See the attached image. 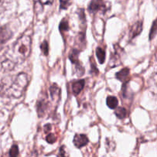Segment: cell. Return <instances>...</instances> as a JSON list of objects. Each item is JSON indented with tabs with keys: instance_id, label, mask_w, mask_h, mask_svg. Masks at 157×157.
<instances>
[{
	"instance_id": "6da1fadb",
	"label": "cell",
	"mask_w": 157,
	"mask_h": 157,
	"mask_svg": "<svg viewBox=\"0 0 157 157\" xmlns=\"http://www.w3.org/2000/svg\"><path fill=\"white\" fill-rule=\"evenodd\" d=\"M32 39L29 35H21L5 53L2 60V69L5 72L11 71L16 65L24 62L31 53Z\"/></svg>"
},
{
	"instance_id": "7a4b0ae2",
	"label": "cell",
	"mask_w": 157,
	"mask_h": 157,
	"mask_svg": "<svg viewBox=\"0 0 157 157\" xmlns=\"http://www.w3.org/2000/svg\"><path fill=\"white\" fill-rule=\"evenodd\" d=\"M29 84V77L25 73H19L14 78H5L1 90L7 96L18 98L22 95Z\"/></svg>"
},
{
	"instance_id": "3957f363",
	"label": "cell",
	"mask_w": 157,
	"mask_h": 157,
	"mask_svg": "<svg viewBox=\"0 0 157 157\" xmlns=\"http://www.w3.org/2000/svg\"><path fill=\"white\" fill-rule=\"evenodd\" d=\"M105 3L103 0H92L88 6V10L91 13H95V12L105 10Z\"/></svg>"
},
{
	"instance_id": "277c9868",
	"label": "cell",
	"mask_w": 157,
	"mask_h": 157,
	"mask_svg": "<svg viewBox=\"0 0 157 157\" xmlns=\"http://www.w3.org/2000/svg\"><path fill=\"white\" fill-rule=\"evenodd\" d=\"M88 138L84 134H76L74 137L73 143L77 148H81L88 144Z\"/></svg>"
},
{
	"instance_id": "5b68a950",
	"label": "cell",
	"mask_w": 157,
	"mask_h": 157,
	"mask_svg": "<svg viewBox=\"0 0 157 157\" xmlns=\"http://www.w3.org/2000/svg\"><path fill=\"white\" fill-rule=\"evenodd\" d=\"M12 33L9 29L4 27H0V51L2 49L4 44L9 41L11 38Z\"/></svg>"
},
{
	"instance_id": "8992f818",
	"label": "cell",
	"mask_w": 157,
	"mask_h": 157,
	"mask_svg": "<svg viewBox=\"0 0 157 157\" xmlns=\"http://www.w3.org/2000/svg\"><path fill=\"white\" fill-rule=\"evenodd\" d=\"M84 80H80V81H76L73 84V86H72V90H73V93L75 94H78L81 92V90H83L84 87Z\"/></svg>"
},
{
	"instance_id": "52a82bcc",
	"label": "cell",
	"mask_w": 157,
	"mask_h": 157,
	"mask_svg": "<svg viewBox=\"0 0 157 157\" xmlns=\"http://www.w3.org/2000/svg\"><path fill=\"white\" fill-rule=\"evenodd\" d=\"M142 29H143L142 22H141V21H138V22H136V24L132 27L131 31H130V36H131V38H134V37H136V35H139V34L141 32V31H142Z\"/></svg>"
},
{
	"instance_id": "ba28073f",
	"label": "cell",
	"mask_w": 157,
	"mask_h": 157,
	"mask_svg": "<svg viewBox=\"0 0 157 157\" xmlns=\"http://www.w3.org/2000/svg\"><path fill=\"white\" fill-rule=\"evenodd\" d=\"M130 75V70L128 68H123L122 70L120 71L118 73H117L116 77L118 80L121 81H124L127 80V77Z\"/></svg>"
},
{
	"instance_id": "9c48e42d",
	"label": "cell",
	"mask_w": 157,
	"mask_h": 157,
	"mask_svg": "<svg viewBox=\"0 0 157 157\" xmlns=\"http://www.w3.org/2000/svg\"><path fill=\"white\" fill-rule=\"evenodd\" d=\"M96 55L98 61H99V62L101 63V64L104 63V61H105L106 58V52L104 48H102L101 47H98V48L96 49Z\"/></svg>"
},
{
	"instance_id": "30bf717a",
	"label": "cell",
	"mask_w": 157,
	"mask_h": 157,
	"mask_svg": "<svg viewBox=\"0 0 157 157\" xmlns=\"http://www.w3.org/2000/svg\"><path fill=\"white\" fill-rule=\"evenodd\" d=\"M107 104L110 109H116L118 106V100L116 97L109 96L107 98Z\"/></svg>"
},
{
	"instance_id": "8fae6325",
	"label": "cell",
	"mask_w": 157,
	"mask_h": 157,
	"mask_svg": "<svg viewBox=\"0 0 157 157\" xmlns=\"http://www.w3.org/2000/svg\"><path fill=\"white\" fill-rule=\"evenodd\" d=\"M115 114L119 119H124L127 117V110L124 107H120L115 110Z\"/></svg>"
},
{
	"instance_id": "7c38bea8",
	"label": "cell",
	"mask_w": 157,
	"mask_h": 157,
	"mask_svg": "<svg viewBox=\"0 0 157 157\" xmlns=\"http://www.w3.org/2000/svg\"><path fill=\"white\" fill-rule=\"evenodd\" d=\"M19 150L17 145H13L9 150V157H18Z\"/></svg>"
},
{
	"instance_id": "4fadbf2b",
	"label": "cell",
	"mask_w": 157,
	"mask_h": 157,
	"mask_svg": "<svg viewBox=\"0 0 157 157\" xmlns=\"http://www.w3.org/2000/svg\"><path fill=\"white\" fill-rule=\"evenodd\" d=\"M70 4V0H60V8L61 9H67Z\"/></svg>"
},
{
	"instance_id": "5bb4252c",
	"label": "cell",
	"mask_w": 157,
	"mask_h": 157,
	"mask_svg": "<svg viewBox=\"0 0 157 157\" xmlns=\"http://www.w3.org/2000/svg\"><path fill=\"white\" fill-rule=\"evenodd\" d=\"M41 49L44 54V55H48V44L46 41H44L42 44H41Z\"/></svg>"
},
{
	"instance_id": "9a60e30c",
	"label": "cell",
	"mask_w": 157,
	"mask_h": 157,
	"mask_svg": "<svg viewBox=\"0 0 157 157\" xmlns=\"http://www.w3.org/2000/svg\"><path fill=\"white\" fill-rule=\"evenodd\" d=\"M69 26H68V23H67V21H66V20H63L61 22V24H60V26H59V29L62 32V31H67V29H68Z\"/></svg>"
},
{
	"instance_id": "2e32d148",
	"label": "cell",
	"mask_w": 157,
	"mask_h": 157,
	"mask_svg": "<svg viewBox=\"0 0 157 157\" xmlns=\"http://www.w3.org/2000/svg\"><path fill=\"white\" fill-rule=\"evenodd\" d=\"M57 138L56 136H55V134H52V133H51V134H48L47 136V137H46V140H47L48 143H49V144H53V143H55V141H56Z\"/></svg>"
},
{
	"instance_id": "e0dca14e",
	"label": "cell",
	"mask_w": 157,
	"mask_h": 157,
	"mask_svg": "<svg viewBox=\"0 0 157 157\" xmlns=\"http://www.w3.org/2000/svg\"><path fill=\"white\" fill-rule=\"evenodd\" d=\"M156 21H153V27H152L151 31H150V39H152V38H154V36L156 35Z\"/></svg>"
},
{
	"instance_id": "ac0fdd59",
	"label": "cell",
	"mask_w": 157,
	"mask_h": 157,
	"mask_svg": "<svg viewBox=\"0 0 157 157\" xmlns=\"http://www.w3.org/2000/svg\"><path fill=\"white\" fill-rule=\"evenodd\" d=\"M58 157H67V153H66L65 149H64V146H63V147H61V149H60Z\"/></svg>"
},
{
	"instance_id": "d6986e66",
	"label": "cell",
	"mask_w": 157,
	"mask_h": 157,
	"mask_svg": "<svg viewBox=\"0 0 157 157\" xmlns=\"http://www.w3.org/2000/svg\"><path fill=\"white\" fill-rule=\"evenodd\" d=\"M38 2L41 5H51L53 2V0H38Z\"/></svg>"
}]
</instances>
